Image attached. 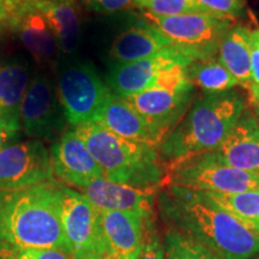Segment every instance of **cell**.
I'll return each mask as SVG.
<instances>
[{
  "instance_id": "obj_1",
  "label": "cell",
  "mask_w": 259,
  "mask_h": 259,
  "mask_svg": "<svg viewBox=\"0 0 259 259\" xmlns=\"http://www.w3.org/2000/svg\"><path fill=\"white\" fill-rule=\"evenodd\" d=\"M162 205L185 233L220 259H251L259 254V233L222 209L203 191L166 186Z\"/></svg>"
},
{
  "instance_id": "obj_2",
  "label": "cell",
  "mask_w": 259,
  "mask_h": 259,
  "mask_svg": "<svg viewBox=\"0 0 259 259\" xmlns=\"http://www.w3.org/2000/svg\"><path fill=\"white\" fill-rule=\"evenodd\" d=\"M61 184L52 180L0 191V244L15 250H56L67 253L60 220Z\"/></svg>"
},
{
  "instance_id": "obj_3",
  "label": "cell",
  "mask_w": 259,
  "mask_h": 259,
  "mask_svg": "<svg viewBox=\"0 0 259 259\" xmlns=\"http://www.w3.org/2000/svg\"><path fill=\"white\" fill-rule=\"evenodd\" d=\"M248 105V95L238 88L197 97L158 145L167 170L191 157L218 150Z\"/></svg>"
},
{
  "instance_id": "obj_4",
  "label": "cell",
  "mask_w": 259,
  "mask_h": 259,
  "mask_svg": "<svg viewBox=\"0 0 259 259\" xmlns=\"http://www.w3.org/2000/svg\"><path fill=\"white\" fill-rule=\"evenodd\" d=\"M73 130L107 180L141 189L163 187L167 168L157 147L119 137L97 122H85Z\"/></svg>"
},
{
  "instance_id": "obj_5",
  "label": "cell",
  "mask_w": 259,
  "mask_h": 259,
  "mask_svg": "<svg viewBox=\"0 0 259 259\" xmlns=\"http://www.w3.org/2000/svg\"><path fill=\"white\" fill-rule=\"evenodd\" d=\"M166 186L203 192L239 193L259 190V176L229 166L215 151H211L169 168L163 187Z\"/></svg>"
},
{
  "instance_id": "obj_6",
  "label": "cell",
  "mask_w": 259,
  "mask_h": 259,
  "mask_svg": "<svg viewBox=\"0 0 259 259\" xmlns=\"http://www.w3.org/2000/svg\"><path fill=\"white\" fill-rule=\"evenodd\" d=\"M56 85L67 124L73 127L95 122L111 93L88 61L73 60L61 64Z\"/></svg>"
},
{
  "instance_id": "obj_7",
  "label": "cell",
  "mask_w": 259,
  "mask_h": 259,
  "mask_svg": "<svg viewBox=\"0 0 259 259\" xmlns=\"http://www.w3.org/2000/svg\"><path fill=\"white\" fill-rule=\"evenodd\" d=\"M60 220L67 253L72 259H97L106 253L99 210L83 193L63 184Z\"/></svg>"
},
{
  "instance_id": "obj_8",
  "label": "cell",
  "mask_w": 259,
  "mask_h": 259,
  "mask_svg": "<svg viewBox=\"0 0 259 259\" xmlns=\"http://www.w3.org/2000/svg\"><path fill=\"white\" fill-rule=\"evenodd\" d=\"M142 16L174 45L197 52L202 59L218 56L220 42L235 24L234 21L199 12L157 16L142 11Z\"/></svg>"
},
{
  "instance_id": "obj_9",
  "label": "cell",
  "mask_w": 259,
  "mask_h": 259,
  "mask_svg": "<svg viewBox=\"0 0 259 259\" xmlns=\"http://www.w3.org/2000/svg\"><path fill=\"white\" fill-rule=\"evenodd\" d=\"M66 124L56 83L44 72L34 74L22 101L21 130L32 139H56Z\"/></svg>"
},
{
  "instance_id": "obj_10",
  "label": "cell",
  "mask_w": 259,
  "mask_h": 259,
  "mask_svg": "<svg viewBox=\"0 0 259 259\" xmlns=\"http://www.w3.org/2000/svg\"><path fill=\"white\" fill-rule=\"evenodd\" d=\"M199 59H202V57L197 52L170 45L144 59L114 65L107 77V85L116 96L127 97L151 88L162 71L176 65L187 66L192 61Z\"/></svg>"
},
{
  "instance_id": "obj_11",
  "label": "cell",
  "mask_w": 259,
  "mask_h": 259,
  "mask_svg": "<svg viewBox=\"0 0 259 259\" xmlns=\"http://www.w3.org/2000/svg\"><path fill=\"white\" fill-rule=\"evenodd\" d=\"M56 180L50 151L38 139L14 143L0 150V191L25 189Z\"/></svg>"
},
{
  "instance_id": "obj_12",
  "label": "cell",
  "mask_w": 259,
  "mask_h": 259,
  "mask_svg": "<svg viewBox=\"0 0 259 259\" xmlns=\"http://www.w3.org/2000/svg\"><path fill=\"white\" fill-rule=\"evenodd\" d=\"M194 88L196 87L192 83L179 89L151 87L122 99L166 137L190 108L194 96Z\"/></svg>"
},
{
  "instance_id": "obj_13",
  "label": "cell",
  "mask_w": 259,
  "mask_h": 259,
  "mask_svg": "<svg viewBox=\"0 0 259 259\" xmlns=\"http://www.w3.org/2000/svg\"><path fill=\"white\" fill-rule=\"evenodd\" d=\"M51 166L54 179L60 184L80 190L93 180L105 178L95 158L79 138L72 131H65L52 144L50 150Z\"/></svg>"
},
{
  "instance_id": "obj_14",
  "label": "cell",
  "mask_w": 259,
  "mask_h": 259,
  "mask_svg": "<svg viewBox=\"0 0 259 259\" xmlns=\"http://www.w3.org/2000/svg\"><path fill=\"white\" fill-rule=\"evenodd\" d=\"M100 227L107 252L121 259H138L153 216L131 211H100Z\"/></svg>"
},
{
  "instance_id": "obj_15",
  "label": "cell",
  "mask_w": 259,
  "mask_h": 259,
  "mask_svg": "<svg viewBox=\"0 0 259 259\" xmlns=\"http://www.w3.org/2000/svg\"><path fill=\"white\" fill-rule=\"evenodd\" d=\"M78 191L100 211H131L153 216L158 189H141L101 178Z\"/></svg>"
},
{
  "instance_id": "obj_16",
  "label": "cell",
  "mask_w": 259,
  "mask_h": 259,
  "mask_svg": "<svg viewBox=\"0 0 259 259\" xmlns=\"http://www.w3.org/2000/svg\"><path fill=\"white\" fill-rule=\"evenodd\" d=\"M8 25L38 64L50 65L56 60L59 46L41 12L30 0H22L10 17Z\"/></svg>"
},
{
  "instance_id": "obj_17",
  "label": "cell",
  "mask_w": 259,
  "mask_h": 259,
  "mask_svg": "<svg viewBox=\"0 0 259 259\" xmlns=\"http://www.w3.org/2000/svg\"><path fill=\"white\" fill-rule=\"evenodd\" d=\"M32 76L30 61L24 57L0 64V130L21 132V106Z\"/></svg>"
},
{
  "instance_id": "obj_18",
  "label": "cell",
  "mask_w": 259,
  "mask_h": 259,
  "mask_svg": "<svg viewBox=\"0 0 259 259\" xmlns=\"http://www.w3.org/2000/svg\"><path fill=\"white\" fill-rule=\"evenodd\" d=\"M215 153L229 166L259 176V125L251 105Z\"/></svg>"
},
{
  "instance_id": "obj_19",
  "label": "cell",
  "mask_w": 259,
  "mask_h": 259,
  "mask_svg": "<svg viewBox=\"0 0 259 259\" xmlns=\"http://www.w3.org/2000/svg\"><path fill=\"white\" fill-rule=\"evenodd\" d=\"M95 122L119 137L157 148L164 138L163 135L149 124L138 112H136L134 107L130 106L125 99L116 96L112 92L107 96L105 105Z\"/></svg>"
},
{
  "instance_id": "obj_20",
  "label": "cell",
  "mask_w": 259,
  "mask_h": 259,
  "mask_svg": "<svg viewBox=\"0 0 259 259\" xmlns=\"http://www.w3.org/2000/svg\"><path fill=\"white\" fill-rule=\"evenodd\" d=\"M51 28L63 54H71L80 41V12L77 0H30Z\"/></svg>"
},
{
  "instance_id": "obj_21",
  "label": "cell",
  "mask_w": 259,
  "mask_h": 259,
  "mask_svg": "<svg viewBox=\"0 0 259 259\" xmlns=\"http://www.w3.org/2000/svg\"><path fill=\"white\" fill-rule=\"evenodd\" d=\"M174 45L160 30L149 23L134 25L113 41L109 57L115 65L144 59Z\"/></svg>"
},
{
  "instance_id": "obj_22",
  "label": "cell",
  "mask_w": 259,
  "mask_h": 259,
  "mask_svg": "<svg viewBox=\"0 0 259 259\" xmlns=\"http://www.w3.org/2000/svg\"><path fill=\"white\" fill-rule=\"evenodd\" d=\"M251 28L234 24L220 42L218 57L227 70L244 87L253 80L250 46Z\"/></svg>"
},
{
  "instance_id": "obj_23",
  "label": "cell",
  "mask_w": 259,
  "mask_h": 259,
  "mask_svg": "<svg viewBox=\"0 0 259 259\" xmlns=\"http://www.w3.org/2000/svg\"><path fill=\"white\" fill-rule=\"evenodd\" d=\"M185 77L203 93H221L240 87L218 56L192 61L185 67Z\"/></svg>"
},
{
  "instance_id": "obj_24",
  "label": "cell",
  "mask_w": 259,
  "mask_h": 259,
  "mask_svg": "<svg viewBox=\"0 0 259 259\" xmlns=\"http://www.w3.org/2000/svg\"><path fill=\"white\" fill-rule=\"evenodd\" d=\"M205 193L222 209L234 215L252 231L259 233V190L239 193Z\"/></svg>"
},
{
  "instance_id": "obj_25",
  "label": "cell",
  "mask_w": 259,
  "mask_h": 259,
  "mask_svg": "<svg viewBox=\"0 0 259 259\" xmlns=\"http://www.w3.org/2000/svg\"><path fill=\"white\" fill-rule=\"evenodd\" d=\"M164 257L166 259H220L205 246L178 229L167 233Z\"/></svg>"
},
{
  "instance_id": "obj_26",
  "label": "cell",
  "mask_w": 259,
  "mask_h": 259,
  "mask_svg": "<svg viewBox=\"0 0 259 259\" xmlns=\"http://www.w3.org/2000/svg\"><path fill=\"white\" fill-rule=\"evenodd\" d=\"M134 5L142 11L157 16L208 14L196 0H134Z\"/></svg>"
},
{
  "instance_id": "obj_27",
  "label": "cell",
  "mask_w": 259,
  "mask_h": 259,
  "mask_svg": "<svg viewBox=\"0 0 259 259\" xmlns=\"http://www.w3.org/2000/svg\"><path fill=\"white\" fill-rule=\"evenodd\" d=\"M196 2L208 14L234 22L245 9V0H196Z\"/></svg>"
},
{
  "instance_id": "obj_28",
  "label": "cell",
  "mask_w": 259,
  "mask_h": 259,
  "mask_svg": "<svg viewBox=\"0 0 259 259\" xmlns=\"http://www.w3.org/2000/svg\"><path fill=\"white\" fill-rule=\"evenodd\" d=\"M138 259H166L164 257V245H162L161 240L155 233L153 222L147 228L143 250H142Z\"/></svg>"
},
{
  "instance_id": "obj_29",
  "label": "cell",
  "mask_w": 259,
  "mask_h": 259,
  "mask_svg": "<svg viewBox=\"0 0 259 259\" xmlns=\"http://www.w3.org/2000/svg\"><path fill=\"white\" fill-rule=\"evenodd\" d=\"M11 250L14 259H72L65 251L50 248V250Z\"/></svg>"
},
{
  "instance_id": "obj_30",
  "label": "cell",
  "mask_w": 259,
  "mask_h": 259,
  "mask_svg": "<svg viewBox=\"0 0 259 259\" xmlns=\"http://www.w3.org/2000/svg\"><path fill=\"white\" fill-rule=\"evenodd\" d=\"M90 10L101 14H112L134 5V0H83Z\"/></svg>"
},
{
  "instance_id": "obj_31",
  "label": "cell",
  "mask_w": 259,
  "mask_h": 259,
  "mask_svg": "<svg viewBox=\"0 0 259 259\" xmlns=\"http://www.w3.org/2000/svg\"><path fill=\"white\" fill-rule=\"evenodd\" d=\"M250 46L252 60V78L259 84V27L250 30Z\"/></svg>"
},
{
  "instance_id": "obj_32",
  "label": "cell",
  "mask_w": 259,
  "mask_h": 259,
  "mask_svg": "<svg viewBox=\"0 0 259 259\" xmlns=\"http://www.w3.org/2000/svg\"><path fill=\"white\" fill-rule=\"evenodd\" d=\"M19 131H9V130H0V150L9 145L14 144L15 141L19 138Z\"/></svg>"
},
{
  "instance_id": "obj_33",
  "label": "cell",
  "mask_w": 259,
  "mask_h": 259,
  "mask_svg": "<svg viewBox=\"0 0 259 259\" xmlns=\"http://www.w3.org/2000/svg\"><path fill=\"white\" fill-rule=\"evenodd\" d=\"M244 89L247 92L248 99H250L252 105L255 106L259 109V84L252 80V82L246 84Z\"/></svg>"
},
{
  "instance_id": "obj_34",
  "label": "cell",
  "mask_w": 259,
  "mask_h": 259,
  "mask_svg": "<svg viewBox=\"0 0 259 259\" xmlns=\"http://www.w3.org/2000/svg\"><path fill=\"white\" fill-rule=\"evenodd\" d=\"M21 2H22V0H0V5L8 8L10 11L14 14L15 10L17 9V6L19 5V3H21Z\"/></svg>"
},
{
  "instance_id": "obj_35",
  "label": "cell",
  "mask_w": 259,
  "mask_h": 259,
  "mask_svg": "<svg viewBox=\"0 0 259 259\" xmlns=\"http://www.w3.org/2000/svg\"><path fill=\"white\" fill-rule=\"evenodd\" d=\"M0 259H14L10 247L2 244H0Z\"/></svg>"
},
{
  "instance_id": "obj_36",
  "label": "cell",
  "mask_w": 259,
  "mask_h": 259,
  "mask_svg": "<svg viewBox=\"0 0 259 259\" xmlns=\"http://www.w3.org/2000/svg\"><path fill=\"white\" fill-rule=\"evenodd\" d=\"M97 259H121V258H119L118 255H115L113 253H109V252H106V253H103L101 257L97 258Z\"/></svg>"
},
{
  "instance_id": "obj_37",
  "label": "cell",
  "mask_w": 259,
  "mask_h": 259,
  "mask_svg": "<svg viewBox=\"0 0 259 259\" xmlns=\"http://www.w3.org/2000/svg\"><path fill=\"white\" fill-rule=\"evenodd\" d=\"M250 105H251V107H252V111H253L254 116H255V119H257V122H258V125H259V109H258L255 106L252 105L251 102H250Z\"/></svg>"
},
{
  "instance_id": "obj_38",
  "label": "cell",
  "mask_w": 259,
  "mask_h": 259,
  "mask_svg": "<svg viewBox=\"0 0 259 259\" xmlns=\"http://www.w3.org/2000/svg\"><path fill=\"white\" fill-rule=\"evenodd\" d=\"M4 25H6V24H0V35H2V30H3V27H4Z\"/></svg>"
},
{
  "instance_id": "obj_39",
  "label": "cell",
  "mask_w": 259,
  "mask_h": 259,
  "mask_svg": "<svg viewBox=\"0 0 259 259\" xmlns=\"http://www.w3.org/2000/svg\"><path fill=\"white\" fill-rule=\"evenodd\" d=\"M255 259H259V255H258V257H257V258H255Z\"/></svg>"
},
{
  "instance_id": "obj_40",
  "label": "cell",
  "mask_w": 259,
  "mask_h": 259,
  "mask_svg": "<svg viewBox=\"0 0 259 259\" xmlns=\"http://www.w3.org/2000/svg\"><path fill=\"white\" fill-rule=\"evenodd\" d=\"M0 24H3V23H0Z\"/></svg>"
}]
</instances>
